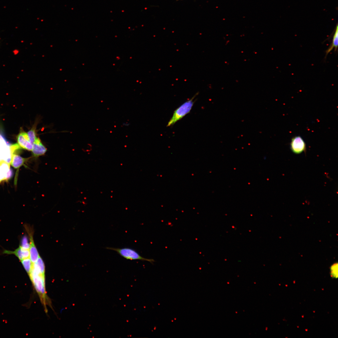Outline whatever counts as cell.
<instances>
[{
	"label": "cell",
	"mask_w": 338,
	"mask_h": 338,
	"mask_svg": "<svg viewBox=\"0 0 338 338\" xmlns=\"http://www.w3.org/2000/svg\"><path fill=\"white\" fill-rule=\"evenodd\" d=\"M10 146L5 138L0 135V161L11 164L13 154Z\"/></svg>",
	"instance_id": "cell-4"
},
{
	"label": "cell",
	"mask_w": 338,
	"mask_h": 338,
	"mask_svg": "<svg viewBox=\"0 0 338 338\" xmlns=\"http://www.w3.org/2000/svg\"><path fill=\"white\" fill-rule=\"evenodd\" d=\"M28 160V159L23 158L14 153L12 156L11 164L14 168L18 170Z\"/></svg>",
	"instance_id": "cell-10"
},
{
	"label": "cell",
	"mask_w": 338,
	"mask_h": 338,
	"mask_svg": "<svg viewBox=\"0 0 338 338\" xmlns=\"http://www.w3.org/2000/svg\"><path fill=\"white\" fill-rule=\"evenodd\" d=\"M38 123V122L36 121L32 128L27 133L30 141L32 144L37 137L36 128Z\"/></svg>",
	"instance_id": "cell-13"
},
{
	"label": "cell",
	"mask_w": 338,
	"mask_h": 338,
	"mask_svg": "<svg viewBox=\"0 0 338 338\" xmlns=\"http://www.w3.org/2000/svg\"><path fill=\"white\" fill-rule=\"evenodd\" d=\"M29 275L47 313L46 304H48H48L50 303H48L50 301L48 300L45 290V272L42 271L35 263H33Z\"/></svg>",
	"instance_id": "cell-1"
},
{
	"label": "cell",
	"mask_w": 338,
	"mask_h": 338,
	"mask_svg": "<svg viewBox=\"0 0 338 338\" xmlns=\"http://www.w3.org/2000/svg\"><path fill=\"white\" fill-rule=\"evenodd\" d=\"M338 27L337 25L335 30V32L333 37L332 42L326 51V57L327 55L333 50L334 49L335 51H337L338 46Z\"/></svg>",
	"instance_id": "cell-11"
},
{
	"label": "cell",
	"mask_w": 338,
	"mask_h": 338,
	"mask_svg": "<svg viewBox=\"0 0 338 338\" xmlns=\"http://www.w3.org/2000/svg\"><path fill=\"white\" fill-rule=\"evenodd\" d=\"M2 253L3 254L8 255H14L18 257L20 261H21L24 259L23 248L20 246L18 248L14 251L5 250L3 251Z\"/></svg>",
	"instance_id": "cell-12"
},
{
	"label": "cell",
	"mask_w": 338,
	"mask_h": 338,
	"mask_svg": "<svg viewBox=\"0 0 338 338\" xmlns=\"http://www.w3.org/2000/svg\"><path fill=\"white\" fill-rule=\"evenodd\" d=\"M306 149L305 143L301 137L296 136L292 138L291 143V149L294 153L300 154L304 151Z\"/></svg>",
	"instance_id": "cell-6"
},
{
	"label": "cell",
	"mask_w": 338,
	"mask_h": 338,
	"mask_svg": "<svg viewBox=\"0 0 338 338\" xmlns=\"http://www.w3.org/2000/svg\"><path fill=\"white\" fill-rule=\"evenodd\" d=\"M21 261L26 271L29 275L31 272L33 264L30 258L24 259Z\"/></svg>",
	"instance_id": "cell-14"
},
{
	"label": "cell",
	"mask_w": 338,
	"mask_h": 338,
	"mask_svg": "<svg viewBox=\"0 0 338 338\" xmlns=\"http://www.w3.org/2000/svg\"><path fill=\"white\" fill-rule=\"evenodd\" d=\"M32 155L35 158L44 155L47 149L42 142L39 137H37L33 144L32 150Z\"/></svg>",
	"instance_id": "cell-8"
},
{
	"label": "cell",
	"mask_w": 338,
	"mask_h": 338,
	"mask_svg": "<svg viewBox=\"0 0 338 338\" xmlns=\"http://www.w3.org/2000/svg\"><path fill=\"white\" fill-rule=\"evenodd\" d=\"M106 249L116 252L121 257L127 260L147 261L152 264L155 262L154 259L142 257L136 250L130 248H120L107 247Z\"/></svg>",
	"instance_id": "cell-3"
},
{
	"label": "cell",
	"mask_w": 338,
	"mask_h": 338,
	"mask_svg": "<svg viewBox=\"0 0 338 338\" xmlns=\"http://www.w3.org/2000/svg\"><path fill=\"white\" fill-rule=\"evenodd\" d=\"M330 274L331 277L333 278H337L338 277V265L337 263H334L331 266L330 268Z\"/></svg>",
	"instance_id": "cell-16"
},
{
	"label": "cell",
	"mask_w": 338,
	"mask_h": 338,
	"mask_svg": "<svg viewBox=\"0 0 338 338\" xmlns=\"http://www.w3.org/2000/svg\"><path fill=\"white\" fill-rule=\"evenodd\" d=\"M20 246L24 249L29 250L30 245L29 243L28 238L26 235H24L22 238Z\"/></svg>",
	"instance_id": "cell-15"
},
{
	"label": "cell",
	"mask_w": 338,
	"mask_h": 338,
	"mask_svg": "<svg viewBox=\"0 0 338 338\" xmlns=\"http://www.w3.org/2000/svg\"><path fill=\"white\" fill-rule=\"evenodd\" d=\"M18 144L21 148L31 151L33 144L30 141L27 133L21 128L20 133L17 137Z\"/></svg>",
	"instance_id": "cell-5"
},
{
	"label": "cell",
	"mask_w": 338,
	"mask_h": 338,
	"mask_svg": "<svg viewBox=\"0 0 338 338\" xmlns=\"http://www.w3.org/2000/svg\"><path fill=\"white\" fill-rule=\"evenodd\" d=\"M10 165L5 162L0 163V183L7 181L12 177L13 172Z\"/></svg>",
	"instance_id": "cell-7"
},
{
	"label": "cell",
	"mask_w": 338,
	"mask_h": 338,
	"mask_svg": "<svg viewBox=\"0 0 338 338\" xmlns=\"http://www.w3.org/2000/svg\"><path fill=\"white\" fill-rule=\"evenodd\" d=\"M197 94L198 93L174 111L172 117L168 122L167 127L173 125L190 112L194 104V99Z\"/></svg>",
	"instance_id": "cell-2"
},
{
	"label": "cell",
	"mask_w": 338,
	"mask_h": 338,
	"mask_svg": "<svg viewBox=\"0 0 338 338\" xmlns=\"http://www.w3.org/2000/svg\"><path fill=\"white\" fill-rule=\"evenodd\" d=\"M30 240V247L29 249L30 258L32 263H35L39 256L35 246L32 234L29 233Z\"/></svg>",
	"instance_id": "cell-9"
},
{
	"label": "cell",
	"mask_w": 338,
	"mask_h": 338,
	"mask_svg": "<svg viewBox=\"0 0 338 338\" xmlns=\"http://www.w3.org/2000/svg\"><path fill=\"white\" fill-rule=\"evenodd\" d=\"M130 123L128 122L123 123V126L125 127H129L130 125Z\"/></svg>",
	"instance_id": "cell-17"
}]
</instances>
